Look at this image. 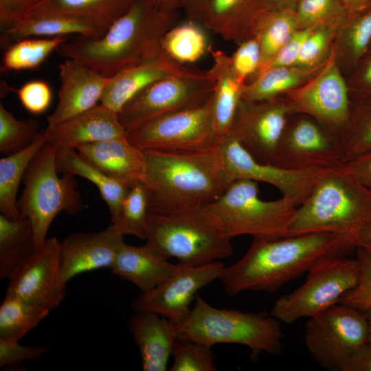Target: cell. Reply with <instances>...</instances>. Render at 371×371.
<instances>
[{
	"mask_svg": "<svg viewBox=\"0 0 371 371\" xmlns=\"http://www.w3.org/2000/svg\"><path fill=\"white\" fill-rule=\"evenodd\" d=\"M353 247L350 238L332 233L254 238L246 254L225 267L220 280L230 296L244 291L275 293L322 259Z\"/></svg>",
	"mask_w": 371,
	"mask_h": 371,
	"instance_id": "1",
	"label": "cell"
},
{
	"mask_svg": "<svg viewBox=\"0 0 371 371\" xmlns=\"http://www.w3.org/2000/svg\"><path fill=\"white\" fill-rule=\"evenodd\" d=\"M175 21V13L159 8L149 0H135L101 38L76 36L56 51L111 77L159 53L161 40Z\"/></svg>",
	"mask_w": 371,
	"mask_h": 371,
	"instance_id": "2",
	"label": "cell"
},
{
	"mask_svg": "<svg viewBox=\"0 0 371 371\" xmlns=\"http://www.w3.org/2000/svg\"><path fill=\"white\" fill-rule=\"evenodd\" d=\"M144 151L146 168L142 183L148 192L149 212L199 208L218 199L233 182L225 173L216 148Z\"/></svg>",
	"mask_w": 371,
	"mask_h": 371,
	"instance_id": "3",
	"label": "cell"
},
{
	"mask_svg": "<svg viewBox=\"0 0 371 371\" xmlns=\"http://www.w3.org/2000/svg\"><path fill=\"white\" fill-rule=\"evenodd\" d=\"M370 221L371 191L339 166L322 171L309 195L297 207L289 236L332 233L355 244L358 233Z\"/></svg>",
	"mask_w": 371,
	"mask_h": 371,
	"instance_id": "4",
	"label": "cell"
},
{
	"mask_svg": "<svg viewBox=\"0 0 371 371\" xmlns=\"http://www.w3.org/2000/svg\"><path fill=\"white\" fill-rule=\"evenodd\" d=\"M179 340L201 343L236 344L251 350V358L262 352L279 355L283 348L281 322L271 314L218 308L199 294L187 317L177 324Z\"/></svg>",
	"mask_w": 371,
	"mask_h": 371,
	"instance_id": "5",
	"label": "cell"
},
{
	"mask_svg": "<svg viewBox=\"0 0 371 371\" xmlns=\"http://www.w3.org/2000/svg\"><path fill=\"white\" fill-rule=\"evenodd\" d=\"M146 244L168 260L186 266L207 264L230 256L231 238L197 209L167 213L149 212Z\"/></svg>",
	"mask_w": 371,
	"mask_h": 371,
	"instance_id": "6",
	"label": "cell"
},
{
	"mask_svg": "<svg viewBox=\"0 0 371 371\" xmlns=\"http://www.w3.org/2000/svg\"><path fill=\"white\" fill-rule=\"evenodd\" d=\"M297 206L282 196L266 201L259 196L258 182L234 181L214 201L201 207L205 215L227 236L248 235L276 239L289 236Z\"/></svg>",
	"mask_w": 371,
	"mask_h": 371,
	"instance_id": "7",
	"label": "cell"
},
{
	"mask_svg": "<svg viewBox=\"0 0 371 371\" xmlns=\"http://www.w3.org/2000/svg\"><path fill=\"white\" fill-rule=\"evenodd\" d=\"M56 151L47 142L35 155L24 174V188L17 201L20 218H27L32 224L36 248L45 241L51 223L60 212L76 215L83 208L74 177L58 175Z\"/></svg>",
	"mask_w": 371,
	"mask_h": 371,
	"instance_id": "8",
	"label": "cell"
},
{
	"mask_svg": "<svg viewBox=\"0 0 371 371\" xmlns=\"http://www.w3.org/2000/svg\"><path fill=\"white\" fill-rule=\"evenodd\" d=\"M307 273L300 286L274 303L270 314L281 322L308 319L339 304L357 285L360 266L356 257L339 255L322 259Z\"/></svg>",
	"mask_w": 371,
	"mask_h": 371,
	"instance_id": "9",
	"label": "cell"
},
{
	"mask_svg": "<svg viewBox=\"0 0 371 371\" xmlns=\"http://www.w3.org/2000/svg\"><path fill=\"white\" fill-rule=\"evenodd\" d=\"M143 150L203 151L216 148L212 95L205 104L154 118L127 135Z\"/></svg>",
	"mask_w": 371,
	"mask_h": 371,
	"instance_id": "10",
	"label": "cell"
},
{
	"mask_svg": "<svg viewBox=\"0 0 371 371\" xmlns=\"http://www.w3.org/2000/svg\"><path fill=\"white\" fill-rule=\"evenodd\" d=\"M363 313L339 303L308 318L304 341L308 352L322 368L341 371L349 356L367 341Z\"/></svg>",
	"mask_w": 371,
	"mask_h": 371,
	"instance_id": "11",
	"label": "cell"
},
{
	"mask_svg": "<svg viewBox=\"0 0 371 371\" xmlns=\"http://www.w3.org/2000/svg\"><path fill=\"white\" fill-rule=\"evenodd\" d=\"M214 88L210 70L204 76L166 78L135 95L117 113L118 118L128 135L154 118L205 104Z\"/></svg>",
	"mask_w": 371,
	"mask_h": 371,
	"instance_id": "12",
	"label": "cell"
},
{
	"mask_svg": "<svg viewBox=\"0 0 371 371\" xmlns=\"http://www.w3.org/2000/svg\"><path fill=\"white\" fill-rule=\"evenodd\" d=\"M295 113L306 115L340 137L352 109L347 80L336 62L332 47L322 69L300 87L284 94Z\"/></svg>",
	"mask_w": 371,
	"mask_h": 371,
	"instance_id": "13",
	"label": "cell"
},
{
	"mask_svg": "<svg viewBox=\"0 0 371 371\" xmlns=\"http://www.w3.org/2000/svg\"><path fill=\"white\" fill-rule=\"evenodd\" d=\"M225 173L232 181L247 179L264 182L276 188L282 196L300 205L311 193L324 169L288 170L256 159L228 132L216 148Z\"/></svg>",
	"mask_w": 371,
	"mask_h": 371,
	"instance_id": "14",
	"label": "cell"
},
{
	"mask_svg": "<svg viewBox=\"0 0 371 371\" xmlns=\"http://www.w3.org/2000/svg\"><path fill=\"white\" fill-rule=\"evenodd\" d=\"M341 163L339 137L312 117L293 113L271 164L284 169L297 170L330 168Z\"/></svg>",
	"mask_w": 371,
	"mask_h": 371,
	"instance_id": "15",
	"label": "cell"
},
{
	"mask_svg": "<svg viewBox=\"0 0 371 371\" xmlns=\"http://www.w3.org/2000/svg\"><path fill=\"white\" fill-rule=\"evenodd\" d=\"M285 95L262 100L241 99L228 132L258 161L271 164L290 117Z\"/></svg>",
	"mask_w": 371,
	"mask_h": 371,
	"instance_id": "16",
	"label": "cell"
},
{
	"mask_svg": "<svg viewBox=\"0 0 371 371\" xmlns=\"http://www.w3.org/2000/svg\"><path fill=\"white\" fill-rule=\"evenodd\" d=\"M178 265L172 275L154 289L141 292L132 302L135 312H153L179 324L190 313L197 292L220 280L225 267L218 261L197 266Z\"/></svg>",
	"mask_w": 371,
	"mask_h": 371,
	"instance_id": "17",
	"label": "cell"
},
{
	"mask_svg": "<svg viewBox=\"0 0 371 371\" xmlns=\"http://www.w3.org/2000/svg\"><path fill=\"white\" fill-rule=\"evenodd\" d=\"M66 284L60 273V242L52 237L8 278L6 294L51 311L64 300Z\"/></svg>",
	"mask_w": 371,
	"mask_h": 371,
	"instance_id": "18",
	"label": "cell"
},
{
	"mask_svg": "<svg viewBox=\"0 0 371 371\" xmlns=\"http://www.w3.org/2000/svg\"><path fill=\"white\" fill-rule=\"evenodd\" d=\"M207 73V70L177 62L161 49L155 56L109 77L100 102L119 113L135 95L157 81L174 76H200Z\"/></svg>",
	"mask_w": 371,
	"mask_h": 371,
	"instance_id": "19",
	"label": "cell"
},
{
	"mask_svg": "<svg viewBox=\"0 0 371 371\" xmlns=\"http://www.w3.org/2000/svg\"><path fill=\"white\" fill-rule=\"evenodd\" d=\"M58 69L60 80L58 101L53 113L47 117V126L98 105L109 78L71 58L61 63Z\"/></svg>",
	"mask_w": 371,
	"mask_h": 371,
	"instance_id": "20",
	"label": "cell"
},
{
	"mask_svg": "<svg viewBox=\"0 0 371 371\" xmlns=\"http://www.w3.org/2000/svg\"><path fill=\"white\" fill-rule=\"evenodd\" d=\"M124 243V236L115 234L109 226L100 232L67 236L60 242V273L63 281L67 283L85 272L110 269Z\"/></svg>",
	"mask_w": 371,
	"mask_h": 371,
	"instance_id": "21",
	"label": "cell"
},
{
	"mask_svg": "<svg viewBox=\"0 0 371 371\" xmlns=\"http://www.w3.org/2000/svg\"><path fill=\"white\" fill-rule=\"evenodd\" d=\"M56 150L71 149L127 136L117 113L100 104L45 129Z\"/></svg>",
	"mask_w": 371,
	"mask_h": 371,
	"instance_id": "22",
	"label": "cell"
},
{
	"mask_svg": "<svg viewBox=\"0 0 371 371\" xmlns=\"http://www.w3.org/2000/svg\"><path fill=\"white\" fill-rule=\"evenodd\" d=\"M76 151L106 176L129 187L144 181V151L127 136L84 145Z\"/></svg>",
	"mask_w": 371,
	"mask_h": 371,
	"instance_id": "23",
	"label": "cell"
},
{
	"mask_svg": "<svg viewBox=\"0 0 371 371\" xmlns=\"http://www.w3.org/2000/svg\"><path fill=\"white\" fill-rule=\"evenodd\" d=\"M128 326L139 349L144 371H165L175 343L177 324L153 312H135Z\"/></svg>",
	"mask_w": 371,
	"mask_h": 371,
	"instance_id": "24",
	"label": "cell"
},
{
	"mask_svg": "<svg viewBox=\"0 0 371 371\" xmlns=\"http://www.w3.org/2000/svg\"><path fill=\"white\" fill-rule=\"evenodd\" d=\"M178 267V264L169 262L146 243L134 246L124 243L110 269L121 279L135 285L141 292H146L166 280Z\"/></svg>",
	"mask_w": 371,
	"mask_h": 371,
	"instance_id": "25",
	"label": "cell"
},
{
	"mask_svg": "<svg viewBox=\"0 0 371 371\" xmlns=\"http://www.w3.org/2000/svg\"><path fill=\"white\" fill-rule=\"evenodd\" d=\"M266 8L267 0H210L203 25L238 45L254 36L255 22Z\"/></svg>",
	"mask_w": 371,
	"mask_h": 371,
	"instance_id": "26",
	"label": "cell"
},
{
	"mask_svg": "<svg viewBox=\"0 0 371 371\" xmlns=\"http://www.w3.org/2000/svg\"><path fill=\"white\" fill-rule=\"evenodd\" d=\"M211 54L213 63L209 70L214 79L213 119L216 132L221 139L231 128L246 83L234 72L230 56L221 50L211 51Z\"/></svg>",
	"mask_w": 371,
	"mask_h": 371,
	"instance_id": "27",
	"label": "cell"
},
{
	"mask_svg": "<svg viewBox=\"0 0 371 371\" xmlns=\"http://www.w3.org/2000/svg\"><path fill=\"white\" fill-rule=\"evenodd\" d=\"M106 30L93 22L80 17L50 14L28 17L15 26L4 30L1 43L14 42L30 36H65L69 34L100 38Z\"/></svg>",
	"mask_w": 371,
	"mask_h": 371,
	"instance_id": "28",
	"label": "cell"
},
{
	"mask_svg": "<svg viewBox=\"0 0 371 371\" xmlns=\"http://www.w3.org/2000/svg\"><path fill=\"white\" fill-rule=\"evenodd\" d=\"M135 0H41L29 17L58 14L87 19L107 30Z\"/></svg>",
	"mask_w": 371,
	"mask_h": 371,
	"instance_id": "29",
	"label": "cell"
},
{
	"mask_svg": "<svg viewBox=\"0 0 371 371\" xmlns=\"http://www.w3.org/2000/svg\"><path fill=\"white\" fill-rule=\"evenodd\" d=\"M56 161L58 172L79 176L92 182L109 207L111 221L116 218L122 202L131 187L106 176L83 159L76 150H58Z\"/></svg>",
	"mask_w": 371,
	"mask_h": 371,
	"instance_id": "30",
	"label": "cell"
},
{
	"mask_svg": "<svg viewBox=\"0 0 371 371\" xmlns=\"http://www.w3.org/2000/svg\"><path fill=\"white\" fill-rule=\"evenodd\" d=\"M45 130L27 148L0 159V211L8 218H20L16 195L19 186L31 161L46 144Z\"/></svg>",
	"mask_w": 371,
	"mask_h": 371,
	"instance_id": "31",
	"label": "cell"
},
{
	"mask_svg": "<svg viewBox=\"0 0 371 371\" xmlns=\"http://www.w3.org/2000/svg\"><path fill=\"white\" fill-rule=\"evenodd\" d=\"M33 228L27 218L13 220L0 214V279L14 271L36 250Z\"/></svg>",
	"mask_w": 371,
	"mask_h": 371,
	"instance_id": "32",
	"label": "cell"
},
{
	"mask_svg": "<svg viewBox=\"0 0 371 371\" xmlns=\"http://www.w3.org/2000/svg\"><path fill=\"white\" fill-rule=\"evenodd\" d=\"M324 64L316 67L292 65L270 68L245 84L242 99L262 100L283 95L308 81Z\"/></svg>",
	"mask_w": 371,
	"mask_h": 371,
	"instance_id": "33",
	"label": "cell"
},
{
	"mask_svg": "<svg viewBox=\"0 0 371 371\" xmlns=\"http://www.w3.org/2000/svg\"><path fill=\"white\" fill-rule=\"evenodd\" d=\"M371 47V8L339 26L333 49L337 63L354 69Z\"/></svg>",
	"mask_w": 371,
	"mask_h": 371,
	"instance_id": "34",
	"label": "cell"
},
{
	"mask_svg": "<svg viewBox=\"0 0 371 371\" xmlns=\"http://www.w3.org/2000/svg\"><path fill=\"white\" fill-rule=\"evenodd\" d=\"M297 30L295 10L266 8L263 10L254 27V36L258 40L261 49L260 67L271 60Z\"/></svg>",
	"mask_w": 371,
	"mask_h": 371,
	"instance_id": "35",
	"label": "cell"
},
{
	"mask_svg": "<svg viewBox=\"0 0 371 371\" xmlns=\"http://www.w3.org/2000/svg\"><path fill=\"white\" fill-rule=\"evenodd\" d=\"M199 23L190 19L172 26L161 40V49L181 64L199 60L209 50L207 34Z\"/></svg>",
	"mask_w": 371,
	"mask_h": 371,
	"instance_id": "36",
	"label": "cell"
},
{
	"mask_svg": "<svg viewBox=\"0 0 371 371\" xmlns=\"http://www.w3.org/2000/svg\"><path fill=\"white\" fill-rule=\"evenodd\" d=\"M49 311L6 294L0 306V339L20 341L45 318Z\"/></svg>",
	"mask_w": 371,
	"mask_h": 371,
	"instance_id": "37",
	"label": "cell"
},
{
	"mask_svg": "<svg viewBox=\"0 0 371 371\" xmlns=\"http://www.w3.org/2000/svg\"><path fill=\"white\" fill-rule=\"evenodd\" d=\"M149 196L142 182L130 188L123 199L116 218L109 225L117 235H133L146 240Z\"/></svg>",
	"mask_w": 371,
	"mask_h": 371,
	"instance_id": "38",
	"label": "cell"
},
{
	"mask_svg": "<svg viewBox=\"0 0 371 371\" xmlns=\"http://www.w3.org/2000/svg\"><path fill=\"white\" fill-rule=\"evenodd\" d=\"M66 36L49 38H23L8 46L1 63V71H19L35 69L50 54L66 42Z\"/></svg>",
	"mask_w": 371,
	"mask_h": 371,
	"instance_id": "39",
	"label": "cell"
},
{
	"mask_svg": "<svg viewBox=\"0 0 371 371\" xmlns=\"http://www.w3.org/2000/svg\"><path fill=\"white\" fill-rule=\"evenodd\" d=\"M339 140L342 163L371 149V97L352 104L348 123Z\"/></svg>",
	"mask_w": 371,
	"mask_h": 371,
	"instance_id": "40",
	"label": "cell"
},
{
	"mask_svg": "<svg viewBox=\"0 0 371 371\" xmlns=\"http://www.w3.org/2000/svg\"><path fill=\"white\" fill-rule=\"evenodd\" d=\"M295 12L297 30L341 25L348 17L344 0H299Z\"/></svg>",
	"mask_w": 371,
	"mask_h": 371,
	"instance_id": "41",
	"label": "cell"
},
{
	"mask_svg": "<svg viewBox=\"0 0 371 371\" xmlns=\"http://www.w3.org/2000/svg\"><path fill=\"white\" fill-rule=\"evenodd\" d=\"M36 119L17 120L0 104V152L10 155L23 150L36 139L41 131Z\"/></svg>",
	"mask_w": 371,
	"mask_h": 371,
	"instance_id": "42",
	"label": "cell"
},
{
	"mask_svg": "<svg viewBox=\"0 0 371 371\" xmlns=\"http://www.w3.org/2000/svg\"><path fill=\"white\" fill-rule=\"evenodd\" d=\"M170 371H214L212 347L201 343L178 340L174 346Z\"/></svg>",
	"mask_w": 371,
	"mask_h": 371,
	"instance_id": "43",
	"label": "cell"
},
{
	"mask_svg": "<svg viewBox=\"0 0 371 371\" xmlns=\"http://www.w3.org/2000/svg\"><path fill=\"white\" fill-rule=\"evenodd\" d=\"M340 25L318 26L304 41L295 65L316 67L325 63Z\"/></svg>",
	"mask_w": 371,
	"mask_h": 371,
	"instance_id": "44",
	"label": "cell"
},
{
	"mask_svg": "<svg viewBox=\"0 0 371 371\" xmlns=\"http://www.w3.org/2000/svg\"><path fill=\"white\" fill-rule=\"evenodd\" d=\"M356 258L360 266L357 285L345 294L339 303L360 311L371 308V254L361 247H356Z\"/></svg>",
	"mask_w": 371,
	"mask_h": 371,
	"instance_id": "45",
	"label": "cell"
},
{
	"mask_svg": "<svg viewBox=\"0 0 371 371\" xmlns=\"http://www.w3.org/2000/svg\"><path fill=\"white\" fill-rule=\"evenodd\" d=\"M233 69L245 83L256 75L261 64V49L256 37H250L239 44L230 56Z\"/></svg>",
	"mask_w": 371,
	"mask_h": 371,
	"instance_id": "46",
	"label": "cell"
},
{
	"mask_svg": "<svg viewBox=\"0 0 371 371\" xmlns=\"http://www.w3.org/2000/svg\"><path fill=\"white\" fill-rule=\"evenodd\" d=\"M48 352L44 346H25L19 341L0 339V368L19 370L25 361H38Z\"/></svg>",
	"mask_w": 371,
	"mask_h": 371,
	"instance_id": "47",
	"label": "cell"
},
{
	"mask_svg": "<svg viewBox=\"0 0 371 371\" xmlns=\"http://www.w3.org/2000/svg\"><path fill=\"white\" fill-rule=\"evenodd\" d=\"M19 99L23 107L33 114L45 112L52 101V91L49 85L42 80H32L16 90Z\"/></svg>",
	"mask_w": 371,
	"mask_h": 371,
	"instance_id": "48",
	"label": "cell"
},
{
	"mask_svg": "<svg viewBox=\"0 0 371 371\" xmlns=\"http://www.w3.org/2000/svg\"><path fill=\"white\" fill-rule=\"evenodd\" d=\"M314 28L297 30L278 52L271 60L260 67L251 80L270 68L295 65L304 41Z\"/></svg>",
	"mask_w": 371,
	"mask_h": 371,
	"instance_id": "49",
	"label": "cell"
},
{
	"mask_svg": "<svg viewBox=\"0 0 371 371\" xmlns=\"http://www.w3.org/2000/svg\"><path fill=\"white\" fill-rule=\"evenodd\" d=\"M41 0H0V24L3 30L27 19Z\"/></svg>",
	"mask_w": 371,
	"mask_h": 371,
	"instance_id": "50",
	"label": "cell"
},
{
	"mask_svg": "<svg viewBox=\"0 0 371 371\" xmlns=\"http://www.w3.org/2000/svg\"><path fill=\"white\" fill-rule=\"evenodd\" d=\"M346 80L355 101L371 97V47Z\"/></svg>",
	"mask_w": 371,
	"mask_h": 371,
	"instance_id": "51",
	"label": "cell"
},
{
	"mask_svg": "<svg viewBox=\"0 0 371 371\" xmlns=\"http://www.w3.org/2000/svg\"><path fill=\"white\" fill-rule=\"evenodd\" d=\"M340 166L371 191V149L341 163Z\"/></svg>",
	"mask_w": 371,
	"mask_h": 371,
	"instance_id": "52",
	"label": "cell"
},
{
	"mask_svg": "<svg viewBox=\"0 0 371 371\" xmlns=\"http://www.w3.org/2000/svg\"><path fill=\"white\" fill-rule=\"evenodd\" d=\"M341 371H371V344L366 342L346 360Z\"/></svg>",
	"mask_w": 371,
	"mask_h": 371,
	"instance_id": "53",
	"label": "cell"
},
{
	"mask_svg": "<svg viewBox=\"0 0 371 371\" xmlns=\"http://www.w3.org/2000/svg\"><path fill=\"white\" fill-rule=\"evenodd\" d=\"M210 0H185L183 9L189 19L203 23Z\"/></svg>",
	"mask_w": 371,
	"mask_h": 371,
	"instance_id": "54",
	"label": "cell"
},
{
	"mask_svg": "<svg viewBox=\"0 0 371 371\" xmlns=\"http://www.w3.org/2000/svg\"><path fill=\"white\" fill-rule=\"evenodd\" d=\"M348 17L359 14L371 8V0H344Z\"/></svg>",
	"mask_w": 371,
	"mask_h": 371,
	"instance_id": "55",
	"label": "cell"
},
{
	"mask_svg": "<svg viewBox=\"0 0 371 371\" xmlns=\"http://www.w3.org/2000/svg\"><path fill=\"white\" fill-rule=\"evenodd\" d=\"M355 244L356 247L363 248L371 254V221L358 233Z\"/></svg>",
	"mask_w": 371,
	"mask_h": 371,
	"instance_id": "56",
	"label": "cell"
},
{
	"mask_svg": "<svg viewBox=\"0 0 371 371\" xmlns=\"http://www.w3.org/2000/svg\"><path fill=\"white\" fill-rule=\"evenodd\" d=\"M151 3L155 5L159 8L175 13V12L181 8H183L185 3V0H149Z\"/></svg>",
	"mask_w": 371,
	"mask_h": 371,
	"instance_id": "57",
	"label": "cell"
},
{
	"mask_svg": "<svg viewBox=\"0 0 371 371\" xmlns=\"http://www.w3.org/2000/svg\"><path fill=\"white\" fill-rule=\"evenodd\" d=\"M299 0H267V8H289L295 10Z\"/></svg>",
	"mask_w": 371,
	"mask_h": 371,
	"instance_id": "58",
	"label": "cell"
},
{
	"mask_svg": "<svg viewBox=\"0 0 371 371\" xmlns=\"http://www.w3.org/2000/svg\"><path fill=\"white\" fill-rule=\"evenodd\" d=\"M363 313L366 321H367V325H368V338L367 341L368 343L371 344V308L362 311Z\"/></svg>",
	"mask_w": 371,
	"mask_h": 371,
	"instance_id": "59",
	"label": "cell"
},
{
	"mask_svg": "<svg viewBox=\"0 0 371 371\" xmlns=\"http://www.w3.org/2000/svg\"></svg>",
	"mask_w": 371,
	"mask_h": 371,
	"instance_id": "60",
	"label": "cell"
}]
</instances>
